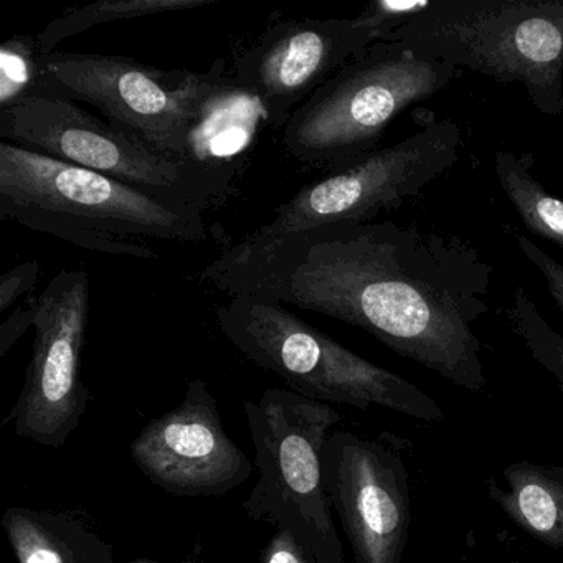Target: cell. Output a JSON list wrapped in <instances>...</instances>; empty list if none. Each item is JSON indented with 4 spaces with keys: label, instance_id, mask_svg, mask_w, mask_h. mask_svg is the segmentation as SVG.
Returning a JSON list of instances; mask_svg holds the SVG:
<instances>
[{
    "label": "cell",
    "instance_id": "obj_5",
    "mask_svg": "<svg viewBox=\"0 0 563 563\" xmlns=\"http://www.w3.org/2000/svg\"><path fill=\"white\" fill-rule=\"evenodd\" d=\"M216 319L236 351L302 397L443 421L440 405L417 385L354 354L279 302L233 296L217 308Z\"/></svg>",
    "mask_w": 563,
    "mask_h": 563
},
{
    "label": "cell",
    "instance_id": "obj_22",
    "mask_svg": "<svg viewBox=\"0 0 563 563\" xmlns=\"http://www.w3.org/2000/svg\"><path fill=\"white\" fill-rule=\"evenodd\" d=\"M517 243H519L520 250H522L527 260L542 273L550 296L559 306L560 311L563 312V265H560L555 258L543 252L527 236L517 235Z\"/></svg>",
    "mask_w": 563,
    "mask_h": 563
},
{
    "label": "cell",
    "instance_id": "obj_2",
    "mask_svg": "<svg viewBox=\"0 0 563 563\" xmlns=\"http://www.w3.org/2000/svg\"><path fill=\"white\" fill-rule=\"evenodd\" d=\"M203 212L0 141V219L80 249L154 260V242L210 240Z\"/></svg>",
    "mask_w": 563,
    "mask_h": 563
},
{
    "label": "cell",
    "instance_id": "obj_12",
    "mask_svg": "<svg viewBox=\"0 0 563 563\" xmlns=\"http://www.w3.org/2000/svg\"><path fill=\"white\" fill-rule=\"evenodd\" d=\"M378 41L357 18L275 22L235 58L233 78L258 98L266 124L285 130L318 88Z\"/></svg>",
    "mask_w": 563,
    "mask_h": 563
},
{
    "label": "cell",
    "instance_id": "obj_11",
    "mask_svg": "<svg viewBox=\"0 0 563 563\" xmlns=\"http://www.w3.org/2000/svg\"><path fill=\"white\" fill-rule=\"evenodd\" d=\"M400 441L331 431L322 477L357 563H404L410 532V484Z\"/></svg>",
    "mask_w": 563,
    "mask_h": 563
},
{
    "label": "cell",
    "instance_id": "obj_24",
    "mask_svg": "<svg viewBox=\"0 0 563 563\" xmlns=\"http://www.w3.org/2000/svg\"><path fill=\"white\" fill-rule=\"evenodd\" d=\"M37 299L29 298L24 306L15 309L0 325V357L8 354L9 349L24 335L29 328H34Z\"/></svg>",
    "mask_w": 563,
    "mask_h": 563
},
{
    "label": "cell",
    "instance_id": "obj_14",
    "mask_svg": "<svg viewBox=\"0 0 563 563\" xmlns=\"http://www.w3.org/2000/svg\"><path fill=\"white\" fill-rule=\"evenodd\" d=\"M0 522L19 563H114L113 545L67 514L12 506Z\"/></svg>",
    "mask_w": 563,
    "mask_h": 563
},
{
    "label": "cell",
    "instance_id": "obj_19",
    "mask_svg": "<svg viewBox=\"0 0 563 563\" xmlns=\"http://www.w3.org/2000/svg\"><path fill=\"white\" fill-rule=\"evenodd\" d=\"M506 314L510 328L523 339L533 357L545 365L563 385V338L547 325L523 289H517L512 306Z\"/></svg>",
    "mask_w": 563,
    "mask_h": 563
},
{
    "label": "cell",
    "instance_id": "obj_26",
    "mask_svg": "<svg viewBox=\"0 0 563 563\" xmlns=\"http://www.w3.org/2000/svg\"><path fill=\"white\" fill-rule=\"evenodd\" d=\"M503 563H520V562H503Z\"/></svg>",
    "mask_w": 563,
    "mask_h": 563
},
{
    "label": "cell",
    "instance_id": "obj_1",
    "mask_svg": "<svg viewBox=\"0 0 563 563\" xmlns=\"http://www.w3.org/2000/svg\"><path fill=\"white\" fill-rule=\"evenodd\" d=\"M490 276L467 243L395 222L246 235L200 273L229 298L296 306L362 329L474 394L487 384L473 324L489 311Z\"/></svg>",
    "mask_w": 563,
    "mask_h": 563
},
{
    "label": "cell",
    "instance_id": "obj_3",
    "mask_svg": "<svg viewBox=\"0 0 563 563\" xmlns=\"http://www.w3.org/2000/svg\"><path fill=\"white\" fill-rule=\"evenodd\" d=\"M384 41L520 84L540 113L563 114V0H430Z\"/></svg>",
    "mask_w": 563,
    "mask_h": 563
},
{
    "label": "cell",
    "instance_id": "obj_23",
    "mask_svg": "<svg viewBox=\"0 0 563 563\" xmlns=\"http://www.w3.org/2000/svg\"><path fill=\"white\" fill-rule=\"evenodd\" d=\"M262 563H316V560L288 530H275L263 547Z\"/></svg>",
    "mask_w": 563,
    "mask_h": 563
},
{
    "label": "cell",
    "instance_id": "obj_15",
    "mask_svg": "<svg viewBox=\"0 0 563 563\" xmlns=\"http://www.w3.org/2000/svg\"><path fill=\"white\" fill-rule=\"evenodd\" d=\"M503 474L507 489L489 481L490 499L533 539L563 550V467L514 463Z\"/></svg>",
    "mask_w": 563,
    "mask_h": 563
},
{
    "label": "cell",
    "instance_id": "obj_8",
    "mask_svg": "<svg viewBox=\"0 0 563 563\" xmlns=\"http://www.w3.org/2000/svg\"><path fill=\"white\" fill-rule=\"evenodd\" d=\"M0 141L203 210L225 202L232 179L150 150L123 128L78 103L37 93L0 110Z\"/></svg>",
    "mask_w": 563,
    "mask_h": 563
},
{
    "label": "cell",
    "instance_id": "obj_20",
    "mask_svg": "<svg viewBox=\"0 0 563 563\" xmlns=\"http://www.w3.org/2000/svg\"><path fill=\"white\" fill-rule=\"evenodd\" d=\"M430 5V0H375L361 14L358 21L374 29L384 41L390 32L420 15Z\"/></svg>",
    "mask_w": 563,
    "mask_h": 563
},
{
    "label": "cell",
    "instance_id": "obj_6",
    "mask_svg": "<svg viewBox=\"0 0 563 563\" xmlns=\"http://www.w3.org/2000/svg\"><path fill=\"white\" fill-rule=\"evenodd\" d=\"M243 410L260 473L243 512L273 530H288L316 563H344L322 477V448L342 415L283 388L246 400Z\"/></svg>",
    "mask_w": 563,
    "mask_h": 563
},
{
    "label": "cell",
    "instance_id": "obj_10",
    "mask_svg": "<svg viewBox=\"0 0 563 563\" xmlns=\"http://www.w3.org/2000/svg\"><path fill=\"white\" fill-rule=\"evenodd\" d=\"M37 299L34 354L18 404L5 423L15 437L42 446H65L90 404L81 380V352L90 319V276L58 273Z\"/></svg>",
    "mask_w": 563,
    "mask_h": 563
},
{
    "label": "cell",
    "instance_id": "obj_21",
    "mask_svg": "<svg viewBox=\"0 0 563 563\" xmlns=\"http://www.w3.org/2000/svg\"><path fill=\"white\" fill-rule=\"evenodd\" d=\"M42 265L38 262H25L9 269L0 276V312L12 308L22 296L31 295L41 276Z\"/></svg>",
    "mask_w": 563,
    "mask_h": 563
},
{
    "label": "cell",
    "instance_id": "obj_4",
    "mask_svg": "<svg viewBox=\"0 0 563 563\" xmlns=\"http://www.w3.org/2000/svg\"><path fill=\"white\" fill-rule=\"evenodd\" d=\"M457 74L398 42H375L299 107L283 130V147L305 166L344 169L380 150L404 111L443 91Z\"/></svg>",
    "mask_w": 563,
    "mask_h": 563
},
{
    "label": "cell",
    "instance_id": "obj_9",
    "mask_svg": "<svg viewBox=\"0 0 563 563\" xmlns=\"http://www.w3.org/2000/svg\"><path fill=\"white\" fill-rule=\"evenodd\" d=\"M461 147L456 123L428 120L394 146L312 180L249 235L275 239L339 223L372 222L380 213L400 209L446 174L460 159Z\"/></svg>",
    "mask_w": 563,
    "mask_h": 563
},
{
    "label": "cell",
    "instance_id": "obj_13",
    "mask_svg": "<svg viewBox=\"0 0 563 563\" xmlns=\"http://www.w3.org/2000/svg\"><path fill=\"white\" fill-rule=\"evenodd\" d=\"M144 477L180 497H223L246 483L255 463L229 437L216 397L194 378L183 404L151 420L130 446Z\"/></svg>",
    "mask_w": 563,
    "mask_h": 563
},
{
    "label": "cell",
    "instance_id": "obj_25",
    "mask_svg": "<svg viewBox=\"0 0 563 563\" xmlns=\"http://www.w3.org/2000/svg\"><path fill=\"white\" fill-rule=\"evenodd\" d=\"M133 563H157V562H153V560H147V559H140V560H134ZM187 563H194V562H187Z\"/></svg>",
    "mask_w": 563,
    "mask_h": 563
},
{
    "label": "cell",
    "instance_id": "obj_17",
    "mask_svg": "<svg viewBox=\"0 0 563 563\" xmlns=\"http://www.w3.org/2000/svg\"><path fill=\"white\" fill-rule=\"evenodd\" d=\"M216 2L219 0H98L93 4L62 12L37 35L38 47L42 54H52L57 52L58 45L67 38L110 22L194 11Z\"/></svg>",
    "mask_w": 563,
    "mask_h": 563
},
{
    "label": "cell",
    "instance_id": "obj_16",
    "mask_svg": "<svg viewBox=\"0 0 563 563\" xmlns=\"http://www.w3.org/2000/svg\"><path fill=\"white\" fill-rule=\"evenodd\" d=\"M533 156L497 151L494 157L497 180L507 199L522 219L523 225L540 239L563 249V200L550 196L539 180L533 179Z\"/></svg>",
    "mask_w": 563,
    "mask_h": 563
},
{
    "label": "cell",
    "instance_id": "obj_7",
    "mask_svg": "<svg viewBox=\"0 0 563 563\" xmlns=\"http://www.w3.org/2000/svg\"><path fill=\"white\" fill-rule=\"evenodd\" d=\"M41 62V93L91 104L157 154L197 164V134L222 78V62L207 74L161 70L103 54L52 52Z\"/></svg>",
    "mask_w": 563,
    "mask_h": 563
},
{
    "label": "cell",
    "instance_id": "obj_18",
    "mask_svg": "<svg viewBox=\"0 0 563 563\" xmlns=\"http://www.w3.org/2000/svg\"><path fill=\"white\" fill-rule=\"evenodd\" d=\"M37 37L15 35L0 47V110L44 90Z\"/></svg>",
    "mask_w": 563,
    "mask_h": 563
}]
</instances>
